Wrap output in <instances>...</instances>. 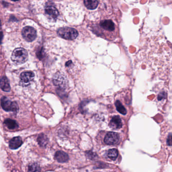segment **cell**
Instances as JSON below:
<instances>
[{
    "instance_id": "9a60e30c",
    "label": "cell",
    "mask_w": 172,
    "mask_h": 172,
    "mask_svg": "<svg viewBox=\"0 0 172 172\" xmlns=\"http://www.w3.org/2000/svg\"><path fill=\"white\" fill-rule=\"evenodd\" d=\"M85 6L90 10H93L97 7L98 5V0H84Z\"/></svg>"
},
{
    "instance_id": "52a82bcc",
    "label": "cell",
    "mask_w": 172,
    "mask_h": 172,
    "mask_svg": "<svg viewBox=\"0 0 172 172\" xmlns=\"http://www.w3.org/2000/svg\"><path fill=\"white\" fill-rule=\"evenodd\" d=\"M119 141V136L115 132H108L104 138V142L106 145H114L117 144Z\"/></svg>"
},
{
    "instance_id": "9c48e42d",
    "label": "cell",
    "mask_w": 172,
    "mask_h": 172,
    "mask_svg": "<svg viewBox=\"0 0 172 172\" xmlns=\"http://www.w3.org/2000/svg\"><path fill=\"white\" fill-rule=\"evenodd\" d=\"M100 25L103 29H105L107 31H113L115 29L114 24L110 20H105L101 21Z\"/></svg>"
},
{
    "instance_id": "7a4b0ae2",
    "label": "cell",
    "mask_w": 172,
    "mask_h": 172,
    "mask_svg": "<svg viewBox=\"0 0 172 172\" xmlns=\"http://www.w3.org/2000/svg\"><path fill=\"white\" fill-rule=\"evenodd\" d=\"M57 34L64 39L74 40L78 36V31L73 28L63 27L59 29Z\"/></svg>"
},
{
    "instance_id": "6da1fadb",
    "label": "cell",
    "mask_w": 172,
    "mask_h": 172,
    "mask_svg": "<svg viewBox=\"0 0 172 172\" xmlns=\"http://www.w3.org/2000/svg\"><path fill=\"white\" fill-rule=\"evenodd\" d=\"M28 53L25 49L19 47L15 49L12 53L11 60L17 64L24 63L28 60Z\"/></svg>"
},
{
    "instance_id": "2e32d148",
    "label": "cell",
    "mask_w": 172,
    "mask_h": 172,
    "mask_svg": "<svg viewBox=\"0 0 172 172\" xmlns=\"http://www.w3.org/2000/svg\"><path fill=\"white\" fill-rule=\"evenodd\" d=\"M38 143L41 147H46L48 143V138L46 135L41 134L37 138Z\"/></svg>"
},
{
    "instance_id": "e0dca14e",
    "label": "cell",
    "mask_w": 172,
    "mask_h": 172,
    "mask_svg": "<svg viewBox=\"0 0 172 172\" xmlns=\"http://www.w3.org/2000/svg\"><path fill=\"white\" fill-rule=\"evenodd\" d=\"M115 106L117 110L118 111L120 114L125 115L127 113L126 110L125 109L124 106L122 105L120 101H117L115 102Z\"/></svg>"
},
{
    "instance_id": "ba28073f",
    "label": "cell",
    "mask_w": 172,
    "mask_h": 172,
    "mask_svg": "<svg viewBox=\"0 0 172 172\" xmlns=\"http://www.w3.org/2000/svg\"><path fill=\"white\" fill-rule=\"evenodd\" d=\"M109 126L114 129L121 128L122 126V123L120 117L117 116L113 117L109 123Z\"/></svg>"
},
{
    "instance_id": "44dd1931",
    "label": "cell",
    "mask_w": 172,
    "mask_h": 172,
    "mask_svg": "<svg viewBox=\"0 0 172 172\" xmlns=\"http://www.w3.org/2000/svg\"><path fill=\"white\" fill-rule=\"evenodd\" d=\"M166 96V94H165V93H161V94H160L157 99H158L159 100H162V99H164V98H165Z\"/></svg>"
},
{
    "instance_id": "277c9868",
    "label": "cell",
    "mask_w": 172,
    "mask_h": 172,
    "mask_svg": "<svg viewBox=\"0 0 172 172\" xmlns=\"http://www.w3.org/2000/svg\"><path fill=\"white\" fill-rule=\"evenodd\" d=\"M22 35L25 40L28 42H31L35 39L37 33L34 28L30 26H26L22 29Z\"/></svg>"
},
{
    "instance_id": "ac0fdd59",
    "label": "cell",
    "mask_w": 172,
    "mask_h": 172,
    "mask_svg": "<svg viewBox=\"0 0 172 172\" xmlns=\"http://www.w3.org/2000/svg\"><path fill=\"white\" fill-rule=\"evenodd\" d=\"M118 155V152L117 149H110L107 153V156H108V158L112 160H115L117 158Z\"/></svg>"
},
{
    "instance_id": "5b68a950",
    "label": "cell",
    "mask_w": 172,
    "mask_h": 172,
    "mask_svg": "<svg viewBox=\"0 0 172 172\" xmlns=\"http://www.w3.org/2000/svg\"><path fill=\"white\" fill-rule=\"evenodd\" d=\"M53 82L54 85L61 89H65L67 85L66 77L60 73H57L54 75Z\"/></svg>"
},
{
    "instance_id": "7c38bea8",
    "label": "cell",
    "mask_w": 172,
    "mask_h": 172,
    "mask_svg": "<svg viewBox=\"0 0 172 172\" xmlns=\"http://www.w3.org/2000/svg\"><path fill=\"white\" fill-rule=\"evenodd\" d=\"M0 87L5 92H9L11 90L10 82L8 78L3 77L0 79Z\"/></svg>"
},
{
    "instance_id": "3957f363",
    "label": "cell",
    "mask_w": 172,
    "mask_h": 172,
    "mask_svg": "<svg viewBox=\"0 0 172 172\" xmlns=\"http://www.w3.org/2000/svg\"><path fill=\"white\" fill-rule=\"evenodd\" d=\"M3 109L7 112H17L19 109L18 105L15 102H11L8 98L3 97L1 101Z\"/></svg>"
},
{
    "instance_id": "30bf717a",
    "label": "cell",
    "mask_w": 172,
    "mask_h": 172,
    "mask_svg": "<svg viewBox=\"0 0 172 172\" xmlns=\"http://www.w3.org/2000/svg\"><path fill=\"white\" fill-rule=\"evenodd\" d=\"M22 143V140L20 137H15L10 140L9 147L12 149H17L21 146Z\"/></svg>"
},
{
    "instance_id": "4fadbf2b",
    "label": "cell",
    "mask_w": 172,
    "mask_h": 172,
    "mask_svg": "<svg viewBox=\"0 0 172 172\" xmlns=\"http://www.w3.org/2000/svg\"><path fill=\"white\" fill-rule=\"evenodd\" d=\"M45 10L46 13L52 18H57L59 15V12L57 8L52 6H47Z\"/></svg>"
},
{
    "instance_id": "7402d4cb",
    "label": "cell",
    "mask_w": 172,
    "mask_h": 172,
    "mask_svg": "<svg viewBox=\"0 0 172 172\" xmlns=\"http://www.w3.org/2000/svg\"><path fill=\"white\" fill-rule=\"evenodd\" d=\"M12 1H13L14 2H17V1H19V0H12Z\"/></svg>"
},
{
    "instance_id": "d6986e66",
    "label": "cell",
    "mask_w": 172,
    "mask_h": 172,
    "mask_svg": "<svg viewBox=\"0 0 172 172\" xmlns=\"http://www.w3.org/2000/svg\"><path fill=\"white\" fill-rule=\"evenodd\" d=\"M40 171L39 166L37 164H32L30 166H29L28 171L30 172H35V171Z\"/></svg>"
},
{
    "instance_id": "5bb4252c",
    "label": "cell",
    "mask_w": 172,
    "mask_h": 172,
    "mask_svg": "<svg viewBox=\"0 0 172 172\" xmlns=\"http://www.w3.org/2000/svg\"><path fill=\"white\" fill-rule=\"evenodd\" d=\"M4 123L8 128L12 129V130L15 129L18 127V123H17L16 121L12 119H10L5 120Z\"/></svg>"
},
{
    "instance_id": "8fae6325",
    "label": "cell",
    "mask_w": 172,
    "mask_h": 172,
    "mask_svg": "<svg viewBox=\"0 0 172 172\" xmlns=\"http://www.w3.org/2000/svg\"><path fill=\"white\" fill-rule=\"evenodd\" d=\"M55 158L57 161L61 163L67 162L69 159L68 155L62 151H57L55 154Z\"/></svg>"
},
{
    "instance_id": "ffe728a7",
    "label": "cell",
    "mask_w": 172,
    "mask_h": 172,
    "mask_svg": "<svg viewBox=\"0 0 172 172\" xmlns=\"http://www.w3.org/2000/svg\"><path fill=\"white\" fill-rule=\"evenodd\" d=\"M167 144L170 145V146H172V134H169V137H168V139L167 140Z\"/></svg>"
},
{
    "instance_id": "8992f818",
    "label": "cell",
    "mask_w": 172,
    "mask_h": 172,
    "mask_svg": "<svg viewBox=\"0 0 172 172\" xmlns=\"http://www.w3.org/2000/svg\"><path fill=\"white\" fill-rule=\"evenodd\" d=\"M34 74L31 71L24 72L20 75V83L22 86H27L33 80Z\"/></svg>"
}]
</instances>
